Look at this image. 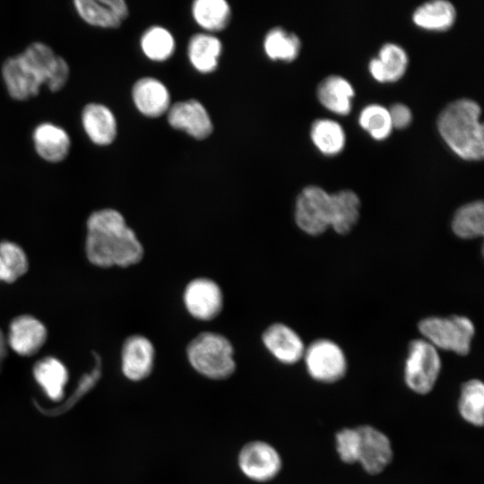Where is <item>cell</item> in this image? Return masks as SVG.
I'll use <instances>...</instances> for the list:
<instances>
[{"label":"cell","mask_w":484,"mask_h":484,"mask_svg":"<svg viewBox=\"0 0 484 484\" xmlns=\"http://www.w3.org/2000/svg\"><path fill=\"white\" fill-rule=\"evenodd\" d=\"M456 18L454 5L447 0H432L419 5L412 13L413 22L430 30H445Z\"/></svg>","instance_id":"cb8c5ba5"},{"label":"cell","mask_w":484,"mask_h":484,"mask_svg":"<svg viewBox=\"0 0 484 484\" xmlns=\"http://www.w3.org/2000/svg\"><path fill=\"white\" fill-rule=\"evenodd\" d=\"M354 93L350 82L337 74L326 76L316 88L319 102L327 109L340 115L350 113Z\"/></svg>","instance_id":"44dd1931"},{"label":"cell","mask_w":484,"mask_h":484,"mask_svg":"<svg viewBox=\"0 0 484 484\" xmlns=\"http://www.w3.org/2000/svg\"><path fill=\"white\" fill-rule=\"evenodd\" d=\"M132 99L137 110L145 117H158L168 112L170 94L160 80L143 77L132 88Z\"/></svg>","instance_id":"d6986e66"},{"label":"cell","mask_w":484,"mask_h":484,"mask_svg":"<svg viewBox=\"0 0 484 484\" xmlns=\"http://www.w3.org/2000/svg\"><path fill=\"white\" fill-rule=\"evenodd\" d=\"M20 54L45 85L46 80L56 64L58 55L51 47L40 41L30 43Z\"/></svg>","instance_id":"1f68e13d"},{"label":"cell","mask_w":484,"mask_h":484,"mask_svg":"<svg viewBox=\"0 0 484 484\" xmlns=\"http://www.w3.org/2000/svg\"><path fill=\"white\" fill-rule=\"evenodd\" d=\"M0 258L15 281L26 273L29 263L25 252L19 245L7 240L1 241Z\"/></svg>","instance_id":"e575fe53"},{"label":"cell","mask_w":484,"mask_h":484,"mask_svg":"<svg viewBox=\"0 0 484 484\" xmlns=\"http://www.w3.org/2000/svg\"><path fill=\"white\" fill-rule=\"evenodd\" d=\"M335 207L331 228L340 234L349 233L359 218L360 200L358 194L350 189L334 193Z\"/></svg>","instance_id":"f546056e"},{"label":"cell","mask_w":484,"mask_h":484,"mask_svg":"<svg viewBox=\"0 0 484 484\" xmlns=\"http://www.w3.org/2000/svg\"><path fill=\"white\" fill-rule=\"evenodd\" d=\"M309 376L316 382L333 384L346 375L348 363L341 348L335 342L320 339L305 349L303 359Z\"/></svg>","instance_id":"ba28073f"},{"label":"cell","mask_w":484,"mask_h":484,"mask_svg":"<svg viewBox=\"0 0 484 484\" xmlns=\"http://www.w3.org/2000/svg\"><path fill=\"white\" fill-rule=\"evenodd\" d=\"M453 232L463 239L481 237L484 231V204L481 200L467 203L454 212Z\"/></svg>","instance_id":"4316f807"},{"label":"cell","mask_w":484,"mask_h":484,"mask_svg":"<svg viewBox=\"0 0 484 484\" xmlns=\"http://www.w3.org/2000/svg\"><path fill=\"white\" fill-rule=\"evenodd\" d=\"M1 73L5 89L14 100L32 99L43 86L40 78L26 64L21 54L6 58L2 65Z\"/></svg>","instance_id":"7c38bea8"},{"label":"cell","mask_w":484,"mask_h":484,"mask_svg":"<svg viewBox=\"0 0 484 484\" xmlns=\"http://www.w3.org/2000/svg\"><path fill=\"white\" fill-rule=\"evenodd\" d=\"M334 206V193L329 194L318 186H307L297 196L295 222L307 235H321L331 227Z\"/></svg>","instance_id":"52a82bcc"},{"label":"cell","mask_w":484,"mask_h":484,"mask_svg":"<svg viewBox=\"0 0 484 484\" xmlns=\"http://www.w3.org/2000/svg\"><path fill=\"white\" fill-rule=\"evenodd\" d=\"M460 417L473 427H482L484 422V384L477 378L464 382L457 402Z\"/></svg>","instance_id":"d4e9b609"},{"label":"cell","mask_w":484,"mask_h":484,"mask_svg":"<svg viewBox=\"0 0 484 484\" xmlns=\"http://www.w3.org/2000/svg\"><path fill=\"white\" fill-rule=\"evenodd\" d=\"M393 127L402 129L407 127L412 120V113L403 103H394L388 108Z\"/></svg>","instance_id":"74e56055"},{"label":"cell","mask_w":484,"mask_h":484,"mask_svg":"<svg viewBox=\"0 0 484 484\" xmlns=\"http://www.w3.org/2000/svg\"><path fill=\"white\" fill-rule=\"evenodd\" d=\"M156 350L152 341L142 334L127 337L121 350V370L132 382H142L150 377L155 367Z\"/></svg>","instance_id":"30bf717a"},{"label":"cell","mask_w":484,"mask_h":484,"mask_svg":"<svg viewBox=\"0 0 484 484\" xmlns=\"http://www.w3.org/2000/svg\"><path fill=\"white\" fill-rule=\"evenodd\" d=\"M47 329L37 318L23 315L10 324L7 344L22 356L35 354L47 340Z\"/></svg>","instance_id":"ac0fdd59"},{"label":"cell","mask_w":484,"mask_h":484,"mask_svg":"<svg viewBox=\"0 0 484 484\" xmlns=\"http://www.w3.org/2000/svg\"><path fill=\"white\" fill-rule=\"evenodd\" d=\"M408 65L406 51L395 43H385L378 56L368 64L371 75L380 82L398 81L404 74Z\"/></svg>","instance_id":"ffe728a7"},{"label":"cell","mask_w":484,"mask_h":484,"mask_svg":"<svg viewBox=\"0 0 484 484\" xmlns=\"http://www.w3.org/2000/svg\"><path fill=\"white\" fill-rule=\"evenodd\" d=\"M33 375L49 399L56 402L63 399L68 371L59 359L54 357L43 358L35 364Z\"/></svg>","instance_id":"603a6c76"},{"label":"cell","mask_w":484,"mask_h":484,"mask_svg":"<svg viewBox=\"0 0 484 484\" xmlns=\"http://www.w3.org/2000/svg\"><path fill=\"white\" fill-rule=\"evenodd\" d=\"M168 122L171 127L203 140L213 129L212 119L204 106L196 99L178 101L169 107Z\"/></svg>","instance_id":"5bb4252c"},{"label":"cell","mask_w":484,"mask_h":484,"mask_svg":"<svg viewBox=\"0 0 484 484\" xmlns=\"http://www.w3.org/2000/svg\"><path fill=\"white\" fill-rule=\"evenodd\" d=\"M186 356L194 372L211 381L227 380L237 369L234 346L219 333L197 334L187 344Z\"/></svg>","instance_id":"3957f363"},{"label":"cell","mask_w":484,"mask_h":484,"mask_svg":"<svg viewBox=\"0 0 484 484\" xmlns=\"http://www.w3.org/2000/svg\"><path fill=\"white\" fill-rule=\"evenodd\" d=\"M335 449L340 460L346 464L358 463L360 434L357 428H343L335 434Z\"/></svg>","instance_id":"836d02e7"},{"label":"cell","mask_w":484,"mask_h":484,"mask_svg":"<svg viewBox=\"0 0 484 484\" xmlns=\"http://www.w3.org/2000/svg\"><path fill=\"white\" fill-rule=\"evenodd\" d=\"M300 48L299 38L281 27L272 28L264 39V52L270 59L274 61H293L298 57Z\"/></svg>","instance_id":"f1b7e54d"},{"label":"cell","mask_w":484,"mask_h":484,"mask_svg":"<svg viewBox=\"0 0 484 484\" xmlns=\"http://www.w3.org/2000/svg\"><path fill=\"white\" fill-rule=\"evenodd\" d=\"M236 463L245 479L257 484L274 480L283 468L279 450L264 439H252L243 444L238 451Z\"/></svg>","instance_id":"8992f818"},{"label":"cell","mask_w":484,"mask_h":484,"mask_svg":"<svg viewBox=\"0 0 484 484\" xmlns=\"http://www.w3.org/2000/svg\"><path fill=\"white\" fill-rule=\"evenodd\" d=\"M37 154L45 161L58 163L67 158L71 150V137L59 125L42 122L35 126L31 135Z\"/></svg>","instance_id":"2e32d148"},{"label":"cell","mask_w":484,"mask_h":484,"mask_svg":"<svg viewBox=\"0 0 484 484\" xmlns=\"http://www.w3.org/2000/svg\"><path fill=\"white\" fill-rule=\"evenodd\" d=\"M262 342L279 363L287 366L300 361L306 349L299 335L282 323L270 324L262 333Z\"/></svg>","instance_id":"4fadbf2b"},{"label":"cell","mask_w":484,"mask_h":484,"mask_svg":"<svg viewBox=\"0 0 484 484\" xmlns=\"http://www.w3.org/2000/svg\"><path fill=\"white\" fill-rule=\"evenodd\" d=\"M0 281L8 282V283H11L15 281L11 275V273L8 272V270L4 267V264L1 261V258H0Z\"/></svg>","instance_id":"f35d334b"},{"label":"cell","mask_w":484,"mask_h":484,"mask_svg":"<svg viewBox=\"0 0 484 484\" xmlns=\"http://www.w3.org/2000/svg\"><path fill=\"white\" fill-rule=\"evenodd\" d=\"M6 339L0 330V368L6 356Z\"/></svg>","instance_id":"ab89813d"},{"label":"cell","mask_w":484,"mask_h":484,"mask_svg":"<svg viewBox=\"0 0 484 484\" xmlns=\"http://www.w3.org/2000/svg\"><path fill=\"white\" fill-rule=\"evenodd\" d=\"M70 67L66 60L58 56L56 64L46 80L45 86L52 92L62 90L68 82Z\"/></svg>","instance_id":"8d00e7d4"},{"label":"cell","mask_w":484,"mask_h":484,"mask_svg":"<svg viewBox=\"0 0 484 484\" xmlns=\"http://www.w3.org/2000/svg\"><path fill=\"white\" fill-rule=\"evenodd\" d=\"M360 450L358 463L369 475L383 472L393 458V445L388 436L371 425L358 427Z\"/></svg>","instance_id":"8fae6325"},{"label":"cell","mask_w":484,"mask_h":484,"mask_svg":"<svg viewBox=\"0 0 484 484\" xmlns=\"http://www.w3.org/2000/svg\"><path fill=\"white\" fill-rule=\"evenodd\" d=\"M359 123L376 140L385 139L393 129L388 108L376 103L363 108L359 116Z\"/></svg>","instance_id":"d6a6232c"},{"label":"cell","mask_w":484,"mask_h":484,"mask_svg":"<svg viewBox=\"0 0 484 484\" xmlns=\"http://www.w3.org/2000/svg\"><path fill=\"white\" fill-rule=\"evenodd\" d=\"M73 6L83 22L103 29L118 28L129 13L124 0H75Z\"/></svg>","instance_id":"9a60e30c"},{"label":"cell","mask_w":484,"mask_h":484,"mask_svg":"<svg viewBox=\"0 0 484 484\" xmlns=\"http://www.w3.org/2000/svg\"><path fill=\"white\" fill-rule=\"evenodd\" d=\"M442 368L438 350L425 339L410 342L404 364V382L413 393H429L435 387Z\"/></svg>","instance_id":"5b68a950"},{"label":"cell","mask_w":484,"mask_h":484,"mask_svg":"<svg viewBox=\"0 0 484 484\" xmlns=\"http://www.w3.org/2000/svg\"><path fill=\"white\" fill-rule=\"evenodd\" d=\"M419 331L436 349L460 356L470 352L475 333L472 322L466 316L457 315L427 317L419 323Z\"/></svg>","instance_id":"277c9868"},{"label":"cell","mask_w":484,"mask_h":484,"mask_svg":"<svg viewBox=\"0 0 484 484\" xmlns=\"http://www.w3.org/2000/svg\"><path fill=\"white\" fill-rule=\"evenodd\" d=\"M93 355L95 359L94 367L91 373L85 374L81 378L76 391L73 393V395H72L67 401V402L65 403L63 406L57 408L56 410H55V411L45 412L46 414L56 415L62 413L64 411L73 406L79 398L82 397L83 394H85L95 385L101 375V360L97 353L94 352Z\"/></svg>","instance_id":"d590c367"},{"label":"cell","mask_w":484,"mask_h":484,"mask_svg":"<svg viewBox=\"0 0 484 484\" xmlns=\"http://www.w3.org/2000/svg\"><path fill=\"white\" fill-rule=\"evenodd\" d=\"M223 301L220 285L207 277L191 280L183 291L186 310L199 321H211L217 317L223 308Z\"/></svg>","instance_id":"9c48e42d"},{"label":"cell","mask_w":484,"mask_h":484,"mask_svg":"<svg viewBox=\"0 0 484 484\" xmlns=\"http://www.w3.org/2000/svg\"><path fill=\"white\" fill-rule=\"evenodd\" d=\"M479 103L468 98L449 102L438 114L437 130L459 157L466 160H481L484 155L483 125Z\"/></svg>","instance_id":"7a4b0ae2"},{"label":"cell","mask_w":484,"mask_h":484,"mask_svg":"<svg viewBox=\"0 0 484 484\" xmlns=\"http://www.w3.org/2000/svg\"><path fill=\"white\" fill-rule=\"evenodd\" d=\"M191 10L195 22L209 31L223 30L231 17L230 6L225 0H196Z\"/></svg>","instance_id":"484cf974"},{"label":"cell","mask_w":484,"mask_h":484,"mask_svg":"<svg viewBox=\"0 0 484 484\" xmlns=\"http://www.w3.org/2000/svg\"><path fill=\"white\" fill-rule=\"evenodd\" d=\"M221 50V42L218 38L211 34L196 33L188 42L187 56L196 71L207 73L217 68Z\"/></svg>","instance_id":"7402d4cb"},{"label":"cell","mask_w":484,"mask_h":484,"mask_svg":"<svg viewBox=\"0 0 484 484\" xmlns=\"http://www.w3.org/2000/svg\"><path fill=\"white\" fill-rule=\"evenodd\" d=\"M81 123L87 137L96 145H109L117 137V118L112 110L102 103L86 104L81 113Z\"/></svg>","instance_id":"e0dca14e"},{"label":"cell","mask_w":484,"mask_h":484,"mask_svg":"<svg viewBox=\"0 0 484 484\" xmlns=\"http://www.w3.org/2000/svg\"><path fill=\"white\" fill-rule=\"evenodd\" d=\"M140 46L145 56L156 62L169 59L176 47L173 35L161 26L148 28L141 37Z\"/></svg>","instance_id":"4dcf8cb0"},{"label":"cell","mask_w":484,"mask_h":484,"mask_svg":"<svg viewBox=\"0 0 484 484\" xmlns=\"http://www.w3.org/2000/svg\"><path fill=\"white\" fill-rule=\"evenodd\" d=\"M85 251L89 261L99 267H128L142 261L144 248L134 230L117 210L92 212L87 220Z\"/></svg>","instance_id":"6da1fadb"},{"label":"cell","mask_w":484,"mask_h":484,"mask_svg":"<svg viewBox=\"0 0 484 484\" xmlns=\"http://www.w3.org/2000/svg\"><path fill=\"white\" fill-rule=\"evenodd\" d=\"M310 137L315 146L328 156L341 151L346 141L341 125L329 118L314 120L310 127Z\"/></svg>","instance_id":"83f0119b"}]
</instances>
